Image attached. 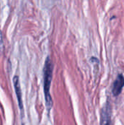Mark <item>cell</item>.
<instances>
[{"label": "cell", "instance_id": "cell-3", "mask_svg": "<svg viewBox=\"0 0 124 125\" xmlns=\"http://www.w3.org/2000/svg\"><path fill=\"white\" fill-rule=\"evenodd\" d=\"M13 83H14L15 94L17 95V99H18V101L19 108L20 109V111L23 113V102H22V94H21V90H20V83H19L18 76H17V75L14 76V78H13Z\"/></svg>", "mask_w": 124, "mask_h": 125}, {"label": "cell", "instance_id": "cell-1", "mask_svg": "<svg viewBox=\"0 0 124 125\" xmlns=\"http://www.w3.org/2000/svg\"><path fill=\"white\" fill-rule=\"evenodd\" d=\"M53 65L49 57H47L43 69V78H44V93L46 101V106L50 110L53 106V100L50 94V84L53 77Z\"/></svg>", "mask_w": 124, "mask_h": 125}, {"label": "cell", "instance_id": "cell-5", "mask_svg": "<svg viewBox=\"0 0 124 125\" xmlns=\"http://www.w3.org/2000/svg\"><path fill=\"white\" fill-rule=\"evenodd\" d=\"M3 40L1 37V30H0V50H1V48L3 47V44H2Z\"/></svg>", "mask_w": 124, "mask_h": 125}, {"label": "cell", "instance_id": "cell-4", "mask_svg": "<svg viewBox=\"0 0 124 125\" xmlns=\"http://www.w3.org/2000/svg\"><path fill=\"white\" fill-rule=\"evenodd\" d=\"M110 110L107 107H106V108H105V112L102 110V115H105V116L102 118V122L101 123L103 122V124H108L107 122V120H109L110 119Z\"/></svg>", "mask_w": 124, "mask_h": 125}, {"label": "cell", "instance_id": "cell-2", "mask_svg": "<svg viewBox=\"0 0 124 125\" xmlns=\"http://www.w3.org/2000/svg\"><path fill=\"white\" fill-rule=\"evenodd\" d=\"M124 86V77L123 75L120 74L118 75L117 79L115 81L113 86V94L114 96H118Z\"/></svg>", "mask_w": 124, "mask_h": 125}]
</instances>
